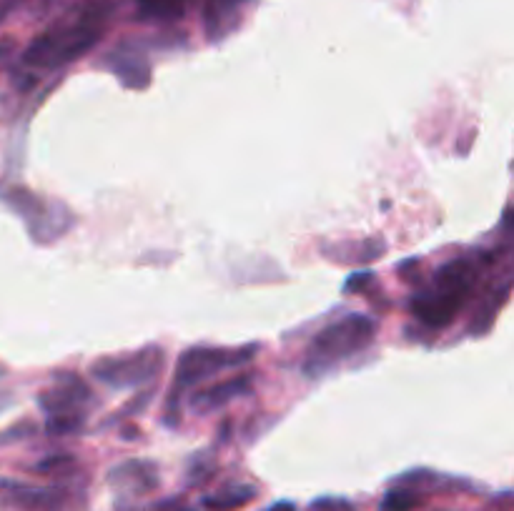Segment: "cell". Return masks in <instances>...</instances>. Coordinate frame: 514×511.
Returning a JSON list of instances; mask_svg holds the SVG:
<instances>
[{"mask_svg": "<svg viewBox=\"0 0 514 511\" xmlns=\"http://www.w3.org/2000/svg\"><path fill=\"white\" fill-rule=\"evenodd\" d=\"M116 13V0H81L48 31L36 36L23 51V63L31 68H63L76 63L98 46L108 21Z\"/></svg>", "mask_w": 514, "mask_h": 511, "instance_id": "obj_1", "label": "cell"}, {"mask_svg": "<svg viewBox=\"0 0 514 511\" xmlns=\"http://www.w3.org/2000/svg\"><path fill=\"white\" fill-rule=\"evenodd\" d=\"M479 264H484L482 256L479 259L462 256V259H452L439 266L434 271L429 289L412 296V301H409L412 316H417V321H422L429 329H444V326L452 324L459 311L472 299Z\"/></svg>", "mask_w": 514, "mask_h": 511, "instance_id": "obj_2", "label": "cell"}, {"mask_svg": "<svg viewBox=\"0 0 514 511\" xmlns=\"http://www.w3.org/2000/svg\"><path fill=\"white\" fill-rule=\"evenodd\" d=\"M377 336V321L367 314H347L339 321H331L329 326L319 331L311 339L309 349L304 356V374L309 379H321L329 371L339 369L344 361L352 359L354 354L372 346Z\"/></svg>", "mask_w": 514, "mask_h": 511, "instance_id": "obj_3", "label": "cell"}, {"mask_svg": "<svg viewBox=\"0 0 514 511\" xmlns=\"http://www.w3.org/2000/svg\"><path fill=\"white\" fill-rule=\"evenodd\" d=\"M259 354V344L239 346V349H229V346H194L181 354L179 364H176L174 386H171V396H168L166 409V424H179V401L189 389L199 386L201 381L219 376L221 371L241 369L254 356Z\"/></svg>", "mask_w": 514, "mask_h": 511, "instance_id": "obj_4", "label": "cell"}, {"mask_svg": "<svg viewBox=\"0 0 514 511\" xmlns=\"http://www.w3.org/2000/svg\"><path fill=\"white\" fill-rule=\"evenodd\" d=\"M163 349L161 346H143L133 354L106 356L91 366V376L111 389H138L143 384H151L163 369Z\"/></svg>", "mask_w": 514, "mask_h": 511, "instance_id": "obj_5", "label": "cell"}, {"mask_svg": "<svg viewBox=\"0 0 514 511\" xmlns=\"http://www.w3.org/2000/svg\"><path fill=\"white\" fill-rule=\"evenodd\" d=\"M38 406L46 416L86 414L88 406H93V391L81 376L61 371L53 379L51 389H43L38 394Z\"/></svg>", "mask_w": 514, "mask_h": 511, "instance_id": "obj_6", "label": "cell"}, {"mask_svg": "<svg viewBox=\"0 0 514 511\" xmlns=\"http://www.w3.org/2000/svg\"><path fill=\"white\" fill-rule=\"evenodd\" d=\"M0 198L6 201L8 208H13V211H16L18 216L28 223V228H31V236L36 238V241L48 243V241H53V238L63 236V233L56 228V216L51 218L53 203H46L41 196H36V193L28 191V188H23V186L6 188Z\"/></svg>", "mask_w": 514, "mask_h": 511, "instance_id": "obj_7", "label": "cell"}, {"mask_svg": "<svg viewBox=\"0 0 514 511\" xmlns=\"http://www.w3.org/2000/svg\"><path fill=\"white\" fill-rule=\"evenodd\" d=\"M66 496V489L58 486H31L0 479V506H13L21 511H58L66 504Z\"/></svg>", "mask_w": 514, "mask_h": 511, "instance_id": "obj_8", "label": "cell"}, {"mask_svg": "<svg viewBox=\"0 0 514 511\" xmlns=\"http://www.w3.org/2000/svg\"><path fill=\"white\" fill-rule=\"evenodd\" d=\"M254 0H204V33L209 43H221L241 26Z\"/></svg>", "mask_w": 514, "mask_h": 511, "instance_id": "obj_9", "label": "cell"}, {"mask_svg": "<svg viewBox=\"0 0 514 511\" xmlns=\"http://www.w3.org/2000/svg\"><path fill=\"white\" fill-rule=\"evenodd\" d=\"M106 66L121 81V86L133 88V91H143V88L151 86V63L131 43H121L116 51L108 53Z\"/></svg>", "mask_w": 514, "mask_h": 511, "instance_id": "obj_10", "label": "cell"}, {"mask_svg": "<svg viewBox=\"0 0 514 511\" xmlns=\"http://www.w3.org/2000/svg\"><path fill=\"white\" fill-rule=\"evenodd\" d=\"M251 389H254V374L231 376V379L196 391L194 399H191V409H194L196 414H211V411L224 409V406L241 399V396H249Z\"/></svg>", "mask_w": 514, "mask_h": 511, "instance_id": "obj_11", "label": "cell"}, {"mask_svg": "<svg viewBox=\"0 0 514 511\" xmlns=\"http://www.w3.org/2000/svg\"><path fill=\"white\" fill-rule=\"evenodd\" d=\"M108 481H111V486L118 491V494L141 496L158 486V469L156 464H151V461H141V459L123 461V464H118L116 469H111Z\"/></svg>", "mask_w": 514, "mask_h": 511, "instance_id": "obj_12", "label": "cell"}, {"mask_svg": "<svg viewBox=\"0 0 514 511\" xmlns=\"http://www.w3.org/2000/svg\"><path fill=\"white\" fill-rule=\"evenodd\" d=\"M191 3L194 0H136L133 11L138 23H176L186 16Z\"/></svg>", "mask_w": 514, "mask_h": 511, "instance_id": "obj_13", "label": "cell"}, {"mask_svg": "<svg viewBox=\"0 0 514 511\" xmlns=\"http://www.w3.org/2000/svg\"><path fill=\"white\" fill-rule=\"evenodd\" d=\"M509 291H512V281H509V279L502 281V284H499L494 291H489L487 299L482 301V306L474 311L472 326H469V331H472V334H487V331L492 329L494 316H497V311L502 309L504 304H507Z\"/></svg>", "mask_w": 514, "mask_h": 511, "instance_id": "obj_14", "label": "cell"}, {"mask_svg": "<svg viewBox=\"0 0 514 511\" xmlns=\"http://www.w3.org/2000/svg\"><path fill=\"white\" fill-rule=\"evenodd\" d=\"M256 499V489L249 484H234V486H226L224 491L214 496H206L204 506L211 511H234L246 506L249 501Z\"/></svg>", "mask_w": 514, "mask_h": 511, "instance_id": "obj_15", "label": "cell"}, {"mask_svg": "<svg viewBox=\"0 0 514 511\" xmlns=\"http://www.w3.org/2000/svg\"><path fill=\"white\" fill-rule=\"evenodd\" d=\"M424 504V496L409 486H394L379 504V511H414Z\"/></svg>", "mask_w": 514, "mask_h": 511, "instance_id": "obj_16", "label": "cell"}, {"mask_svg": "<svg viewBox=\"0 0 514 511\" xmlns=\"http://www.w3.org/2000/svg\"><path fill=\"white\" fill-rule=\"evenodd\" d=\"M86 426V414H58L48 416L46 431L48 436H73Z\"/></svg>", "mask_w": 514, "mask_h": 511, "instance_id": "obj_17", "label": "cell"}, {"mask_svg": "<svg viewBox=\"0 0 514 511\" xmlns=\"http://www.w3.org/2000/svg\"><path fill=\"white\" fill-rule=\"evenodd\" d=\"M38 434V424L36 421H18L16 426H11V429L0 431V446H11V444H18V441H26L31 439V436Z\"/></svg>", "mask_w": 514, "mask_h": 511, "instance_id": "obj_18", "label": "cell"}, {"mask_svg": "<svg viewBox=\"0 0 514 511\" xmlns=\"http://www.w3.org/2000/svg\"><path fill=\"white\" fill-rule=\"evenodd\" d=\"M73 466H76V459H73L71 454H53V456H46L41 464L33 466V471H38V474L53 476V474H61V471L73 469Z\"/></svg>", "mask_w": 514, "mask_h": 511, "instance_id": "obj_19", "label": "cell"}, {"mask_svg": "<svg viewBox=\"0 0 514 511\" xmlns=\"http://www.w3.org/2000/svg\"><path fill=\"white\" fill-rule=\"evenodd\" d=\"M151 396H153V391L148 389V391H143V394H138L136 399L133 401H128L126 406H123L121 411H118L116 414V419H128V416H136V414H141L143 409H146L148 404H151Z\"/></svg>", "mask_w": 514, "mask_h": 511, "instance_id": "obj_20", "label": "cell"}, {"mask_svg": "<svg viewBox=\"0 0 514 511\" xmlns=\"http://www.w3.org/2000/svg\"><path fill=\"white\" fill-rule=\"evenodd\" d=\"M311 511H359V509L347 499H331V496H324V499L311 504Z\"/></svg>", "mask_w": 514, "mask_h": 511, "instance_id": "obj_21", "label": "cell"}, {"mask_svg": "<svg viewBox=\"0 0 514 511\" xmlns=\"http://www.w3.org/2000/svg\"><path fill=\"white\" fill-rule=\"evenodd\" d=\"M372 281H374V274H369V271H362V274L349 276L347 284H344V291H347V294H352V291H362L364 286H369Z\"/></svg>", "mask_w": 514, "mask_h": 511, "instance_id": "obj_22", "label": "cell"}, {"mask_svg": "<svg viewBox=\"0 0 514 511\" xmlns=\"http://www.w3.org/2000/svg\"><path fill=\"white\" fill-rule=\"evenodd\" d=\"M18 3H21V0H0V23L6 21V18L16 11Z\"/></svg>", "mask_w": 514, "mask_h": 511, "instance_id": "obj_23", "label": "cell"}, {"mask_svg": "<svg viewBox=\"0 0 514 511\" xmlns=\"http://www.w3.org/2000/svg\"><path fill=\"white\" fill-rule=\"evenodd\" d=\"M264 511H296V506L291 501H276V504L266 506Z\"/></svg>", "mask_w": 514, "mask_h": 511, "instance_id": "obj_24", "label": "cell"}, {"mask_svg": "<svg viewBox=\"0 0 514 511\" xmlns=\"http://www.w3.org/2000/svg\"><path fill=\"white\" fill-rule=\"evenodd\" d=\"M11 404H13V394H11V391L0 389V411H6Z\"/></svg>", "mask_w": 514, "mask_h": 511, "instance_id": "obj_25", "label": "cell"}, {"mask_svg": "<svg viewBox=\"0 0 514 511\" xmlns=\"http://www.w3.org/2000/svg\"><path fill=\"white\" fill-rule=\"evenodd\" d=\"M6 374H8V369L3 364H0V376H6Z\"/></svg>", "mask_w": 514, "mask_h": 511, "instance_id": "obj_26", "label": "cell"}]
</instances>
